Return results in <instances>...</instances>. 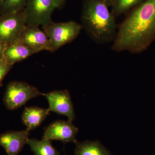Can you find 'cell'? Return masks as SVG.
Wrapping results in <instances>:
<instances>
[{
    "instance_id": "22",
    "label": "cell",
    "mask_w": 155,
    "mask_h": 155,
    "mask_svg": "<svg viewBox=\"0 0 155 155\" xmlns=\"http://www.w3.org/2000/svg\"><path fill=\"white\" fill-rule=\"evenodd\" d=\"M1 14H0V18H1Z\"/></svg>"
},
{
    "instance_id": "16",
    "label": "cell",
    "mask_w": 155,
    "mask_h": 155,
    "mask_svg": "<svg viewBox=\"0 0 155 155\" xmlns=\"http://www.w3.org/2000/svg\"><path fill=\"white\" fill-rule=\"evenodd\" d=\"M28 0H3L0 4L1 16L24 11Z\"/></svg>"
},
{
    "instance_id": "7",
    "label": "cell",
    "mask_w": 155,
    "mask_h": 155,
    "mask_svg": "<svg viewBox=\"0 0 155 155\" xmlns=\"http://www.w3.org/2000/svg\"><path fill=\"white\" fill-rule=\"evenodd\" d=\"M43 96L48 100V109L50 112H54L59 115L67 116L68 120L71 122L75 120L74 107L68 90L54 91L43 93Z\"/></svg>"
},
{
    "instance_id": "12",
    "label": "cell",
    "mask_w": 155,
    "mask_h": 155,
    "mask_svg": "<svg viewBox=\"0 0 155 155\" xmlns=\"http://www.w3.org/2000/svg\"><path fill=\"white\" fill-rule=\"evenodd\" d=\"M49 114L48 108L35 106L25 107L21 116L22 123L26 126V129L34 130L40 126Z\"/></svg>"
},
{
    "instance_id": "1",
    "label": "cell",
    "mask_w": 155,
    "mask_h": 155,
    "mask_svg": "<svg viewBox=\"0 0 155 155\" xmlns=\"http://www.w3.org/2000/svg\"><path fill=\"white\" fill-rule=\"evenodd\" d=\"M155 41V0H144L120 24L111 49L139 54Z\"/></svg>"
},
{
    "instance_id": "21",
    "label": "cell",
    "mask_w": 155,
    "mask_h": 155,
    "mask_svg": "<svg viewBox=\"0 0 155 155\" xmlns=\"http://www.w3.org/2000/svg\"><path fill=\"white\" fill-rule=\"evenodd\" d=\"M3 1V0H0V4H1V2H2Z\"/></svg>"
},
{
    "instance_id": "11",
    "label": "cell",
    "mask_w": 155,
    "mask_h": 155,
    "mask_svg": "<svg viewBox=\"0 0 155 155\" xmlns=\"http://www.w3.org/2000/svg\"><path fill=\"white\" fill-rule=\"evenodd\" d=\"M36 54L35 51L17 40L7 45L3 58L8 64L14 66L15 63L23 61Z\"/></svg>"
},
{
    "instance_id": "8",
    "label": "cell",
    "mask_w": 155,
    "mask_h": 155,
    "mask_svg": "<svg viewBox=\"0 0 155 155\" xmlns=\"http://www.w3.org/2000/svg\"><path fill=\"white\" fill-rule=\"evenodd\" d=\"M78 129L68 120H58L54 121L46 127L42 138L53 140H60L64 143H76V134Z\"/></svg>"
},
{
    "instance_id": "6",
    "label": "cell",
    "mask_w": 155,
    "mask_h": 155,
    "mask_svg": "<svg viewBox=\"0 0 155 155\" xmlns=\"http://www.w3.org/2000/svg\"><path fill=\"white\" fill-rule=\"evenodd\" d=\"M26 25L24 11L1 16L0 42L8 45L17 41Z\"/></svg>"
},
{
    "instance_id": "2",
    "label": "cell",
    "mask_w": 155,
    "mask_h": 155,
    "mask_svg": "<svg viewBox=\"0 0 155 155\" xmlns=\"http://www.w3.org/2000/svg\"><path fill=\"white\" fill-rule=\"evenodd\" d=\"M107 0H84L81 12L82 28L94 41L105 44L114 41L117 25L109 11Z\"/></svg>"
},
{
    "instance_id": "14",
    "label": "cell",
    "mask_w": 155,
    "mask_h": 155,
    "mask_svg": "<svg viewBox=\"0 0 155 155\" xmlns=\"http://www.w3.org/2000/svg\"><path fill=\"white\" fill-rule=\"evenodd\" d=\"M51 140L42 138L41 140L29 139L27 144L35 155H61L51 143Z\"/></svg>"
},
{
    "instance_id": "18",
    "label": "cell",
    "mask_w": 155,
    "mask_h": 155,
    "mask_svg": "<svg viewBox=\"0 0 155 155\" xmlns=\"http://www.w3.org/2000/svg\"><path fill=\"white\" fill-rule=\"evenodd\" d=\"M7 46V45L0 42V60L3 58L4 51Z\"/></svg>"
},
{
    "instance_id": "9",
    "label": "cell",
    "mask_w": 155,
    "mask_h": 155,
    "mask_svg": "<svg viewBox=\"0 0 155 155\" xmlns=\"http://www.w3.org/2000/svg\"><path fill=\"white\" fill-rule=\"evenodd\" d=\"M18 40L36 53L42 51L51 52L48 38L38 25L26 24Z\"/></svg>"
},
{
    "instance_id": "5",
    "label": "cell",
    "mask_w": 155,
    "mask_h": 155,
    "mask_svg": "<svg viewBox=\"0 0 155 155\" xmlns=\"http://www.w3.org/2000/svg\"><path fill=\"white\" fill-rule=\"evenodd\" d=\"M56 8L54 0H28L24 10L26 24L48 25L53 22L52 15Z\"/></svg>"
},
{
    "instance_id": "17",
    "label": "cell",
    "mask_w": 155,
    "mask_h": 155,
    "mask_svg": "<svg viewBox=\"0 0 155 155\" xmlns=\"http://www.w3.org/2000/svg\"><path fill=\"white\" fill-rule=\"evenodd\" d=\"M13 66L8 64L4 58L0 60V87L2 85L4 78Z\"/></svg>"
},
{
    "instance_id": "15",
    "label": "cell",
    "mask_w": 155,
    "mask_h": 155,
    "mask_svg": "<svg viewBox=\"0 0 155 155\" xmlns=\"http://www.w3.org/2000/svg\"><path fill=\"white\" fill-rule=\"evenodd\" d=\"M144 0H112L111 13L115 18L134 8Z\"/></svg>"
},
{
    "instance_id": "10",
    "label": "cell",
    "mask_w": 155,
    "mask_h": 155,
    "mask_svg": "<svg viewBox=\"0 0 155 155\" xmlns=\"http://www.w3.org/2000/svg\"><path fill=\"white\" fill-rule=\"evenodd\" d=\"M30 130L8 131L0 134V145L8 155H17L27 143Z\"/></svg>"
},
{
    "instance_id": "4",
    "label": "cell",
    "mask_w": 155,
    "mask_h": 155,
    "mask_svg": "<svg viewBox=\"0 0 155 155\" xmlns=\"http://www.w3.org/2000/svg\"><path fill=\"white\" fill-rule=\"evenodd\" d=\"M41 95L43 93L35 87L15 81L7 85L3 101L6 108L12 110L21 107L29 100Z\"/></svg>"
},
{
    "instance_id": "3",
    "label": "cell",
    "mask_w": 155,
    "mask_h": 155,
    "mask_svg": "<svg viewBox=\"0 0 155 155\" xmlns=\"http://www.w3.org/2000/svg\"><path fill=\"white\" fill-rule=\"evenodd\" d=\"M42 27L49 39L51 52L74 41L82 28L81 24L72 20L62 22H52Z\"/></svg>"
},
{
    "instance_id": "19",
    "label": "cell",
    "mask_w": 155,
    "mask_h": 155,
    "mask_svg": "<svg viewBox=\"0 0 155 155\" xmlns=\"http://www.w3.org/2000/svg\"><path fill=\"white\" fill-rule=\"evenodd\" d=\"M54 1L57 8H61L64 6L66 0H54Z\"/></svg>"
},
{
    "instance_id": "20",
    "label": "cell",
    "mask_w": 155,
    "mask_h": 155,
    "mask_svg": "<svg viewBox=\"0 0 155 155\" xmlns=\"http://www.w3.org/2000/svg\"><path fill=\"white\" fill-rule=\"evenodd\" d=\"M108 3H109L110 6H111V3H112V0H107Z\"/></svg>"
},
{
    "instance_id": "13",
    "label": "cell",
    "mask_w": 155,
    "mask_h": 155,
    "mask_svg": "<svg viewBox=\"0 0 155 155\" xmlns=\"http://www.w3.org/2000/svg\"><path fill=\"white\" fill-rule=\"evenodd\" d=\"M75 144V155H113L98 141H77Z\"/></svg>"
}]
</instances>
